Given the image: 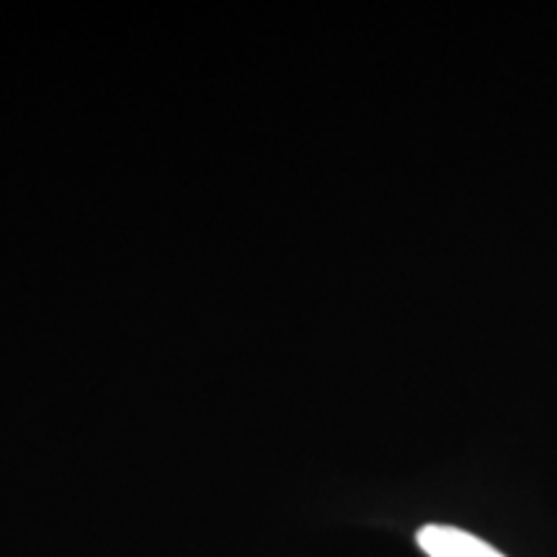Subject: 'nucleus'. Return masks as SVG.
I'll list each match as a JSON object with an SVG mask.
<instances>
[{
    "label": "nucleus",
    "mask_w": 557,
    "mask_h": 557,
    "mask_svg": "<svg viewBox=\"0 0 557 557\" xmlns=\"http://www.w3.org/2000/svg\"><path fill=\"white\" fill-rule=\"evenodd\" d=\"M418 547L429 557H506L485 540L459 527L429 524L418 532Z\"/></svg>",
    "instance_id": "obj_1"
}]
</instances>
